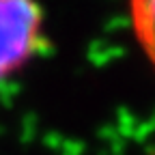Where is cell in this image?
I'll return each instance as SVG.
<instances>
[{
  "mask_svg": "<svg viewBox=\"0 0 155 155\" xmlns=\"http://www.w3.org/2000/svg\"><path fill=\"white\" fill-rule=\"evenodd\" d=\"M129 26L155 67V0H129Z\"/></svg>",
  "mask_w": 155,
  "mask_h": 155,
  "instance_id": "obj_2",
  "label": "cell"
},
{
  "mask_svg": "<svg viewBox=\"0 0 155 155\" xmlns=\"http://www.w3.org/2000/svg\"><path fill=\"white\" fill-rule=\"evenodd\" d=\"M50 52L45 9L39 0H0V95Z\"/></svg>",
  "mask_w": 155,
  "mask_h": 155,
  "instance_id": "obj_1",
  "label": "cell"
}]
</instances>
